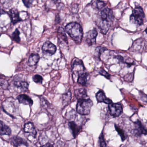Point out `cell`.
<instances>
[{
    "instance_id": "33",
    "label": "cell",
    "mask_w": 147,
    "mask_h": 147,
    "mask_svg": "<svg viewBox=\"0 0 147 147\" xmlns=\"http://www.w3.org/2000/svg\"><path fill=\"white\" fill-rule=\"evenodd\" d=\"M41 147H53V145L51 144L50 143H47V144H45V145H43Z\"/></svg>"
},
{
    "instance_id": "16",
    "label": "cell",
    "mask_w": 147,
    "mask_h": 147,
    "mask_svg": "<svg viewBox=\"0 0 147 147\" xmlns=\"http://www.w3.org/2000/svg\"><path fill=\"white\" fill-rule=\"evenodd\" d=\"M96 98L98 102H104L108 105L112 103V101L107 98L105 93L102 91H100L96 94Z\"/></svg>"
},
{
    "instance_id": "12",
    "label": "cell",
    "mask_w": 147,
    "mask_h": 147,
    "mask_svg": "<svg viewBox=\"0 0 147 147\" xmlns=\"http://www.w3.org/2000/svg\"><path fill=\"white\" fill-rule=\"evenodd\" d=\"M11 143L14 147H18L22 144L28 146V142L25 139L18 136H14L11 138Z\"/></svg>"
},
{
    "instance_id": "32",
    "label": "cell",
    "mask_w": 147,
    "mask_h": 147,
    "mask_svg": "<svg viewBox=\"0 0 147 147\" xmlns=\"http://www.w3.org/2000/svg\"><path fill=\"white\" fill-rule=\"evenodd\" d=\"M100 73L102 76H104L106 78L108 79L110 78V76L108 73L106 71L103 69H101L100 71Z\"/></svg>"
},
{
    "instance_id": "1",
    "label": "cell",
    "mask_w": 147,
    "mask_h": 147,
    "mask_svg": "<svg viewBox=\"0 0 147 147\" xmlns=\"http://www.w3.org/2000/svg\"><path fill=\"white\" fill-rule=\"evenodd\" d=\"M67 33L76 43L82 42L83 37V32L82 26L76 22L68 24L65 27Z\"/></svg>"
},
{
    "instance_id": "26",
    "label": "cell",
    "mask_w": 147,
    "mask_h": 147,
    "mask_svg": "<svg viewBox=\"0 0 147 147\" xmlns=\"http://www.w3.org/2000/svg\"><path fill=\"white\" fill-rule=\"evenodd\" d=\"M63 102L64 103H69L71 100V93H66L64 94L63 96Z\"/></svg>"
},
{
    "instance_id": "34",
    "label": "cell",
    "mask_w": 147,
    "mask_h": 147,
    "mask_svg": "<svg viewBox=\"0 0 147 147\" xmlns=\"http://www.w3.org/2000/svg\"><path fill=\"white\" fill-rule=\"evenodd\" d=\"M6 13V12L5 11H4V10L0 9V16L2 15V14H5Z\"/></svg>"
},
{
    "instance_id": "19",
    "label": "cell",
    "mask_w": 147,
    "mask_h": 147,
    "mask_svg": "<svg viewBox=\"0 0 147 147\" xmlns=\"http://www.w3.org/2000/svg\"><path fill=\"white\" fill-rule=\"evenodd\" d=\"M92 7L94 9L100 11L106 7V4L100 0H92L91 2Z\"/></svg>"
},
{
    "instance_id": "3",
    "label": "cell",
    "mask_w": 147,
    "mask_h": 147,
    "mask_svg": "<svg viewBox=\"0 0 147 147\" xmlns=\"http://www.w3.org/2000/svg\"><path fill=\"white\" fill-rule=\"evenodd\" d=\"M144 13L142 8L140 7H136L133 10L132 14L130 17L131 23L137 25H142L144 22Z\"/></svg>"
},
{
    "instance_id": "35",
    "label": "cell",
    "mask_w": 147,
    "mask_h": 147,
    "mask_svg": "<svg viewBox=\"0 0 147 147\" xmlns=\"http://www.w3.org/2000/svg\"><path fill=\"white\" fill-rule=\"evenodd\" d=\"M53 1H54L55 2H57L59 1L60 0H53Z\"/></svg>"
},
{
    "instance_id": "15",
    "label": "cell",
    "mask_w": 147,
    "mask_h": 147,
    "mask_svg": "<svg viewBox=\"0 0 147 147\" xmlns=\"http://www.w3.org/2000/svg\"><path fill=\"white\" fill-rule=\"evenodd\" d=\"M19 103L25 105L32 106L33 104V100L29 96L25 94L20 95L17 97Z\"/></svg>"
},
{
    "instance_id": "29",
    "label": "cell",
    "mask_w": 147,
    "mask_h": 147,
    "mask_svg": "<svg viewBox=\"0 0 147 147\" xmlns=\"http://www.w3.org/2000/svg\"><path fill=\"white\" fill-rule=\"evenodd\" d=\"M133 74L132 73H130L127 74L125 76L124 79L126 82H132L133 80Z\"/></svg>"
},
{
    "instance_id": "28",
    "label": "cell",
    "mask_w": 147,
    "mask_h": 147,
    "mask_svg": "<svg viewBox=\"0 0 147 147\" xmlns=\"http://www.w3.org/2000/svg\"><path fill=\"white\" fill-rule=\"evenodd\" d=\"M33 80L34 82L37 84H41L42 82L43 78L40 75H37L33 77Z\"/></svg>"
},
{
    "instance_id": "25",
    "label": "cell",
    "mask_w": 147,
    "mask_h": 147,
    "mask_svg": "<svg viewBox=\"0 0 147 147\" xmlns=\"http://www.w3.org/2000/svg\"><path fill=\"white\" fill-rule=\"evenodd\" d=\"M19 35H20V32L18 29H16L15 31L13 32L12 34L13 39L15 41L19 43L20 41V38L19 37Z\"/></svg>"
},
{
    "instance_id": "10",
    "label": "cell",
    "mask_w": 147,
    "mask_h": 147,
    "mask_svg": "<svg viewBox=\"0 0 147 147\" xmlns=\"http://www.w3.org/2000/svg\"><path fill=\"white\" fill-rule=\"evenodd\" d=\"M42 51L44 53L52 55L56 52V47L52 43L47 41L44 43L43 46Z\"/></svg>"
},
{
    "instance_id": "4",
    "label": "cell",
    "mask_w": 147,
    "mask_h": 147,
    "mask_svg": "<svg viewBox=\"0 0 147 147\" xmlns=\"http://www.w3.org/2000/svg\"><path fill=\"white\" fill-rule=\"evenodd\" d=\"M73 76H78L83 73L84 67L82 61L77 58H75L72 61L71 65Z\"/></svg>"
},
{
    "instance_id": "22",
    "label": "cell",
    "mask_w": 147,
    "mask_h": 147,
    "mask_svg": "<svg viewBox=\"0 0 147 147\" xmlns=\"http://www.w3.org/2000/svg\"><path fill=\"white\" fill-rule=\"evenodd\" d=\"M40 57L37 54H32L29 58L28 64L30 66H34L36 65L39 61Z\"/></svg>"
},
{
    "instance_id": "13",
    "label": "cell",
    "mask_w": 147,
    "mask_h": 147,
    "mask_svg": "<svg viewBox=\"0 0 147 147\" xmlns=\"http://www.w3.org/2000/svg\"><path fill=\"white\" fill-rule=\"evenodd\" d=\"M24 131L25 133H29L32 136L35 138L37 135V131L35 129V126L33 123L28 122L25 124L24 126Z\"/></svg>"
},
{
    "instance_id": "11",
    "label": "cell",
    "mask_w": 147,
    "mask_h": 147,
    "mask_svg": "<svg viewBox=\"0 0 147 147\" xmlns=\"http://www.w3.org/2000/svg\"><path fill=\"white\" fill-rule=\"evenodd\" d=\"M8 14L10 16L11 22L14 24L23 20L19 17V12L17 9L12 8L9 11Z\"/></svg>"
},
{
    "instance_id": "6",
    "label": "cell",
    "mask_w": 147,
    "mask_h": 147,
    "mask_svg": "<svg viewBox=\"0 0 147 147\" xmlns=\"http://www.w3.org/2000/svg\"><path fill=\"white\" fill-rule=\"evenodd\" d=\"M147 49V45L144 40L142 39L136 40L133 43L132 47L131 48V50L133 52H143Z\"/></svg>"
},
{
    "instance_id": "21",
    "label": "cell",
    "mask_w": 147,
    "mask_h": 147,
    "mask_svg": "<svg viewBox=\"0 0 147 147\" xmlns=\"http://www.w3.org/2000/svg\"><path fill=\"white\" fill-rule=\"evenodd\" d=\"M89 75L87 73H83L78 76L77 82L83 86H85L88 84Z\"/></svg>"
},
{
    "instance_id": "8",
    "label": "cell",
    "mask_w": 147,
    "mask_h": 147,
    "mask_svg": "<svg viewBox=\"0 0 147 147\" xmlns=\"http://www.w3.org/2000/svg\"><path fill=\"white\" fill-rule=\"evenodd\" d=\"M135 128L133 130L134 134L136 136H140L142 135H147V129L141 123V121L137 120L134 123Z\"/></svg>"
},
{
    "instance_id": "14",
    "label": "cell",
    "mask_w": 147,
    "mask_h": 147,
    "mask_svg": "<svg viewBox=\"0 0 147 147\" xmlns=\"http://www.w3.org/2000/svg\"><path fill=\"white\" fill-rule=\"evenodd\" d=\"M68 126L71 131L74 137L76 138L81 132L82 127L78 125L75 122L71 121L68 123Z\"/></svg>"
},
{
    "instance_id": "27",
    "label": "cell",
    "mask_w": 147,
    "mask_h": 147,
    "mask_svg": "<svg viewBox=\"0 0 147 147\" xmlns=\"http://www.w3.org/2000/svg\"><path fill=\"white\" fill-rule=\"evenodd\" d=\"M100 140V145L101 147H107L106 143L105 142V138H104V135L103 133H102L99 138Z\"/></svg>"
},
{
    "instance_id": "7",
    "label": "cell",
    "mask_w": 147,
    "mask_h": 147,
    "mask_svg": "<svg viewBox=\"0 0 147 147\" xmlns=\"http://www.w3.org/2000/svg\"><path fill=\"white\" fill-rule=\"evenodd\" d=\"M110 114L114 117H119L123 112V107L121 104L112 102L108 105Z\"/></svg>"
},
{
    "instance_id": "24",
    "label": "cell",
    "mask_w": 147,
    "mask_h": 147,
    "mask_svg": "<svg viewBox=\"0 0 147 147\" xmlns=\"http://www.w3.org/2000/svg\"><path fill=\"white\" fill-rule=\"evenodd\" d=\"M115 128L116 130L117 131V132H118L119 135L121 137L122 141H124L126 139V136L125 133L124 131L122 129H121L120 127H119V126H117V125H115Z\"/></svg>"
},
{
    "instance_id": "36",
    "label": "cell",
    "mask_w": 147,
    "mask_h": 147,
    "mask_svg": "<svg viewBox=\"0 0 147 147\" xmlns=\"http://www.w3.org/2000/svg\"><path fill=\"white\" fill-rule=\"evenodd\" d=\"M145 31H146V33H147V29H146V30H145Z\"/></svg>"
},
{
    "instance_id": "2",
    "label": "cell",
    "mask_w": 147,
    "mask_h": 147,
    "mask_svg": "<svg viewBox=\"0 0 147 147\" xmlns=\"http://www.w3.org/2000/svg\"><path fill=\"white\" fill-rule=\"evenodd\" d=\"M93 105V102L90 99L79 100L77 105V111L79 114L87 115L90 113Z\"/></svg>"
},
{
    "instance_id": "31",
    "label": "cell",
    "mask_w": 147,
    "mask_h": 147,
    "mask_svg": "<svg viewBox=\"0 0 147 147\" xmlns=\"http://www.w3.org/2000/svg\"><path fill=\"white\" fill-rule=\"evenodd\" d=\"M107 49L105 48L104 47H99L97 48L96 51V53H97V57H100V55L103 52H104L105 50H106Z\"/></svg>"
},
{
    "instance_id": "20",
    "label": "cell",
    "mask_w": 147,
    "mask_h": 147,
    "mask_svg": "<svg viewBox=\"0 0 147 147\" xmlns=\"http://www.w3.org/2000/svg\"><path fill=\"white\" fill-rule=\"evenodd\" d=\"M58 37L60 42L67 43V37L63 28L60 27L58 30Z\"/></svg>"
},
{
    "instance_id": "30",
    "label": "cell",
    "mask_w": 147,
    "mask_h": 147,
    "mask_svg": "<svg viewBox=\"0 0 147 147\" xmlns=\"http://www.w3.org/2000/svg\"><path fill=\"white\" fill-rule=\"evenodd\" d=\"M35 0H22L24 5L27 8H29Z\"/></svg>"
},
{
    "instance_id": "9",
    "label": "cell",
    "mask_w": 147,
    "mask_h": 147,
    "mask_svg": "<svg viewBox=\"0 0 147 147\" xmlns=\"http://www.w3.org/2000/svg\"><path fill=\"white\" fill-rule=\"evenodd\" d=\"M97 35L98 33L95 29L89 31L85 35V41L86 43L89 46H92L95 44Z\"/></svg>"
},
{
    "instance_id": "17",
    "label": "cell",
    "mask_w": 147,
    "mask_h": 147,
    "mask_svg": "<svg viewBox=\"0 0 147 147\" xmlns=\"http://www.w3.org/2000/svg\"><path fill=\"white\" fill-rule=\"evenodd\" d=\"M12 130L10 127L6 125L4 122L0 120V135H9L11 134Z\"/></svg>"
},
{
    "instance_id": "18",
    "label": "cell",
    "mask_w": 147,
    "mask_h": 147,
    "mask_svg": "<svg viewBox=\"0 0 147 147\" xmlns=\"http://www.w3.org/2000/svg\"><path fill=\"white\" fill-rule=\"evenodd\" d=\"M75 94V96L78 100L87 99L88 97L87 91L84 88H79L76 90Z\"/></svg>"
},
{
    "instance_id": "5",
    "label": "cell",
    "mask_w": 147,
    "mask_h": 147,
    "mask_svg": "<svg viewBox=\"0 0 147 147\" xmlns=\"http://www.w3.org/2000/svg\"><path fill=\"white\" fill-rule=\"evenodd\" d=\"M112 20L108 19L98 17L96 20V23L102 33L104 34H106L111 26Z\"/></svg>"
},
{
    "instance_id": "23",
    "label": "cell",
    "mask_w": 147,
    "mask_h": 147,
    "mask_svg": "<svg viewBox=\"0 0 147 147\" xmlns=\"http://www.w3.org/2000/svg\"><path fill=\"white\" fill-rule=\"evenodd\" d=\"M14 85L23 91H27L28 89V87H29V84L26 82H25L16 81L14 82Z\"/></svg>"
}]
</instances>
